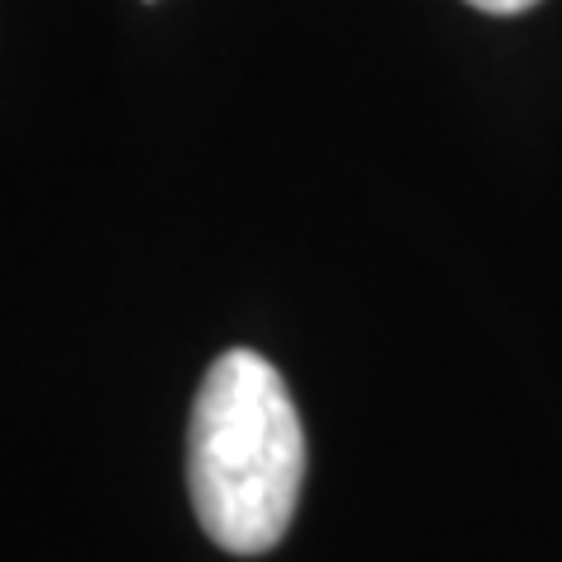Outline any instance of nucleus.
<instances>
[{"label": "nucleus", "mask_w": 562, "mask_h": 562, "mask_svg": "<svg viewBox=\"0 0 562 562\" xmlns=\"http://www.w3.org/2000/svg\"><path fill=\"white\" fill-rule=\"evenodd\" d=\"M305 431L268 357L231 347L202 375L188 427V492L225 553H268L291 530Z\"/></svg>", "instance_id": "nucleus-1"}, {"label": "nucleus", "mask_w": 562, "mask_h": 562, "mask_svg": "<svg viewBox=\"0 0 562 562\" xmlns=\"http://www.w3.org/2000/svg\"><path fill=\"white\" fill-rule=\"evenodd\" d=\"M146 5H150V0H146Z\"/></svg>", "instance_id": "nucleus-3"}, {"label": "nucleus", "mask_w": 562, "mask_h": 562, "mask_svg": "<svg viewBox=\"0 0 562 562\" xmlns=\"http://www.w3.org/2000/svg\"><path fill=\"white\" fill-rule=\"evenodd\" d=\"M469 5L483 10V14H520V10L539 5V0H469Z\"/></svg>", "instance_id": "nucleus-2"}]
</instances>
